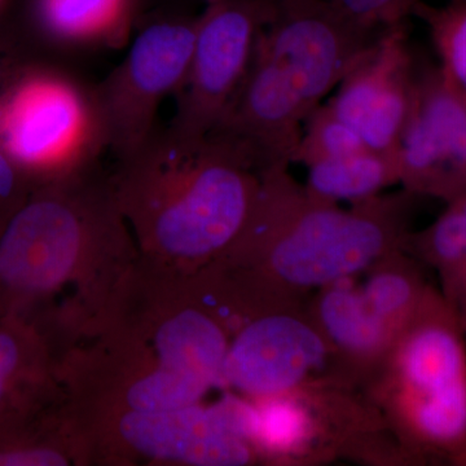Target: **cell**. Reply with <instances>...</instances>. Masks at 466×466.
<instances>
[{"instance_id": "6da1fadb", "label": "cell", "mask_w": 466, "mask_h": 466, "mask_svg": "<svg viewBox=\"0 0 466 466\" xmlns=\"http://www.w3.org/2000/svg\"><path fill=\"white\" fill-rule=\"evenodd\" d=\"M229 337L186 275L140 256L94 330L64 358L67 406L168 410L222 388Z\"/></svg>"}, {"instance_id": "7a4b0ae2", "label": "cell", "mask_w": 466, "mask_h": 466, "mask_svg": "<svg viewBox=\"0 0 466 466\" xmlns=\"http://www.w3.org/2000/svg\"><path fill=\"white\" fill-rule=\"evenodd\" d=\"M137 257L110 177L94 167L46 183L0 228V317L38 324L67 354Z\"/></svg>"}, {"instance_id": "3957f363", "label": "cell", "mask_w": 466, "mask_h": 466, "mask_svg": "<svg viewBox=\"0 0 466 466\" xmlns=\"http://www.w3.org/2000/svg\"><path fill=\"white\" fill-rule=\"evenodd\" d=\"M259 177L247 223L210 265L263 311L303 309L314 291L363 274L406 248L412 193L403 189L341 208L312 195L289 168Z\"/></svg>"}, {"instance_id": "277c9868", "label": "cell", "mask_w": 466, "mask_h": 466, "mask_svg": "<svg viewBox=\"0 0 466 466\" xmlns=\"http://www.w3.org/2000/svg\"><path fill=\"white\" fill-rule=\"evenodd\" d=\"M137 251L189 275L219 258L247 223L260 177L231 149L173 128L155 134L110 177Z\"/></svg>"}, {"instance_id": "5b68a950", "label": "cell", "mask_w": 466, "mask_h": 466, "mask_svg": "<svg viewBox=\"0 0 466 466\" xmlns=\"http://www.w3.org/2000/svg\"><path fill=\"white\" fill-rule=\"evenodd\" d=\"M466 329L431 284L381 370L361 390L410 465L466 455Z\"/></svg>"}, {"instance_id": "8992f818", "label": "cell", "mask_w": 466, "mask_h": 466, "mask_svg": "<svg viewBox=\"0 0 466 466\" xmlns=\"http://www.w3.org/2000/svg\"><path fill=\"white\" fill-rule=\"evenodd\" d=\"M66 422L76 465L245 466L260 464L242 433L240 401L168 410L75 407Z\"/></svg>"}, {"instance_id": "52a82bcc", "label": "cell", "mask_w": 466, "mask_h": 466, "mask_svg": "<svg viewBox=\"0 0 466 466\" xmlns=\"http://www.w3.org/2000/svg\"><path fill=\"white\" fill-rule=\"evenodd\" d=\"M248 400V441L260 464L312 466L339 458L373 464L390 441L363 392L334 380Z\"/></svg>"}, {"instance_id": "ba28073f", "label": "cell", "mask_w": 466, "mask_h": 466, "mask_svg": "<svg viewBox=\"0 0 466 466\" xmlns=\"http://www.w3.org/2000/svg\"><path fill=\"white\" fill-rule=\"evenodd\" d=\"M0 140L15 161L42 171L46 183L91 170L108 149L94 88L58 73L35 76L11 95Z\"/></svg>"}, {"instance_id": "9c48e42d", "label": "cell", "mask_w": 466, "mask_h": 466, "mask_svg": "<svg viewBox=\"0 0 466 466\" xmlns=\"http://www.w3.org/2000/svg\"><path fill=\"white\" fill-rule=\"evenodd\" d=\"M196 26L198 18H177L144 27L124 61L94 88L106 146L118 161L157 130L159 106L188 72Z\"/></svg>"}, {"instance_id": "30bf717a", "label": "cell", "mask_w": 466, "mask_h": 466, "mask_svg": "<svg viewBox=\"0 0 466 466\" xmlns=\"http://www.w3.org/2000/svg\"><path fill=\"white\" fill-rule=\"evenodd\" d=\"M276 0H207L198 17L188 72L177 91L170 127L191 139L207 137L225 115L247 76L259 34Z\"/></svg>"}, {"instance_id": "8fae6325", "label": "cell", "mask_w": 466, "mask_h": 466, "mask_svg": "<svg viewBox=\"0 0 466 466\" xmlns=\"http://www.w3.org/2000/svg\"><path fill=\"white\" fill-rule=\"evenodd\" d=\"M320 379L343 383L334 370L332 351L306 306L251 318L229 336L222 389L248 400H263Z\"/></svg>"}, {"instance_id": "7c38bea8", "label": "cell", "mask_w": 466, "mask_h": 466, "mask_svg": "<svg viewBox=\"0 0 466 466\" xmlns=\"http://www.w3.org/2000/svg\"><path fill=\"white\" fill-rule=\"evenodd\" d=\"M382 33L350 23L328 0H276L258 42L284 67L309 115Z\"/></svg>"}, {"instance_id": "4fadbf2b", "label": "cell", "mask_w": 466, "mask_h": 466, "mask_svg": "<svg viewBox=\"0 0 466 466\" xmlns=\"http://www.w3.org/2000/svg\"><path fill=\"white\" fill-rule=\"evenodd\" d=\"M308 116L290 76L257 42L244 81L207 137L262 175L289 167Z\"/></svg>"}, {"instance_id": "5bb4252c", "label": "cell", "mask_w": 466, "mask_h": 466, "mask_svg": "<svg viewBox=\"0 0 466 466\" xmlns=\"http://www.w3.org/2000/svg\"><path fill=\"white\" fill-rule=\"evenodd\" d=\"M398 158L404 191L446 204L465 195L466 104L440 66L417 72Z\"/></svg>"}, {"instance_id": "9a60e30c", "label": "cell", "mask_w": 466, "mask_h": 466, "mask_svg": "<svg viewBox=\"0 0 466 466\" xmlns=\"http://www.w3.org/2000/svg\"><path fill=\"white\" fill-rule=\"evenodd\" d=\"M416 79L406 24H401L376 39L328 104L368 148L398 150L412 112Z\"/></svg>"}, {"instance_id": "2e32d148", "label": "cell", "mask_w": 466, "mask_h": 466, "mask_svg": "<svg viewBox=\"0 0 466 466\" xmlns=\"http://www.w3.org/2000/svg\"><path fill=\"white\" fill-rule=\"evenodd\" d=\"M64 358L39 325L0 317V443L38 433L63 419Z\"/></svg>"}, {"instance_id": "e0dca14e", "label": "cell", "mask_w": 466, "mask_h": 466, "mask_svg": "<svg viewBox=\"0 0 466 466\" xmlns=\"http://www.w3.org/2000/svg\"><path fill=\"white\" fill-rule=\"evenodd\" d=\"M306 311L332 351L337 377L363 390L381 370L397 334L377 317L351 278L314 291Z\"/></svg>"}, {"instance_id": "ac0fdd59", "label": "cell", "mask_w": 466, "mask_h": 466, "mask_svg": "<svg viewBox=\"0 0 466 466\" xmlns=\"http://www.w3.org/2000/svg\"><path fill=\"white\" fill-rule=\"evenodd\" d=\"M440 278V291L466 329V193L447 202L431 225L410 231L404 248Z\"/></svg>"}, {"instance_id": "d6986e66", "label": "cell", "mask_w": 466, "mask_h": 466, "mask_svg": "<svg viewBox=\"0 0 466 466\" xmlns=\"http://www.w3.org/2000/svg\"><path fill=\"white\" fill-rule=\"evenodd\" d=\"M133 14L134 0H39L43 26L76 50L125 45Z\"/></svg>"}, {"instance_id": "ffe728a7", "label": "cell", "mask_w": 466, "mask_h": 466, "mask_svg": "<svg viewBox=\"0 0 466 466\" xmlns=\"http://www.w3.org/2000/svg\"><path fill=\"white\" fill-rule=\"evenodd\" d=\"M308 168L306 188L336 204L370 200L400 180L398 150L364 148Z\"/></svg>"}, {"instance_id": "44dd1931", "label": "cell", "mask_w": 466, "mask_h": 466, "mask_svg": "<svg viewBox=\"0 0 466 466\" xmlns=\"http://www.w3.org/2000/svg\"><path fill=\"white\" fill-rule=\"evenodd\" d=\"M360 290L383 323L400 336L424 299L431 284L421 263L404 249L386 254L368 267Z\"/></svg>"}, {"instance_id": "7402d4cb", "label": "cell", "mask_w": 466, "mask_h": 466, "mask_svg": "<svg viewBox=\"0 0 466 466\" xmlns=\"http://www.w3.org/2000/svg\"><path fill=\"white\" fill-rule=\"evenodd\" d=\"M428 26L441 60V70L461 96L466 95V0L443 5L420 2L413 11Z\"/></svg>"}, {"instance_id": "603a6c76", "label": "cell", "mask_w": 466, "mask_h": 466, "mask_svg": "<svg viewBox=\"0 0 466 466\" xmlns=\"http://www.w3.org/2000/svg\"><path fill=\"white\" fill-rule=\"evenodd\" d=\"M364 148L368 147L357 131L337 116L329 104H320L306 118L291 164L309 167Z\"/></svg>"}, {"instance_id": "cb8c5ba5", "label": "cell", "mask_w": 466, "mask_h": 466, "mask_svg": "<svg viewBox=\"0 0 466 466\" xmlns=\"http://www.w3.org/2000/svg\"><path fill=\"white\" fill-rule=\"evenodd\" d=\"M346 20L368 32L381 33L406 24L421 0H328Z\"/></svg>"}, {"instance_id": "d4e9b609", "label": "cell", "mask_w": 466, "mask_h": 466, "mask_svg": "<svg viewBox=\"0 0 466 466\" xmlns=\"http://www.w3.org/2000/svg\"><path fill=\"white\" fill-rule=\"evenodd\" d=\"M18 192V175L11 159L0 152V208L8 207Z\"/></svg>"}, {"instance_id": "484cf974", "label": "cell", "mask_w": 466, "mask_h": 466, "mask_svg": "<svg viewBox=\"0 0 466 466\" xmlns=\"http://www.w3.org/2000/svg\"><path fill=\"white\" fill-rule=\"evenodd\" d=\"M456 466H466V455L462 456L461 459L459 460L455 464Z\"/></svg>"}]
</instances>
